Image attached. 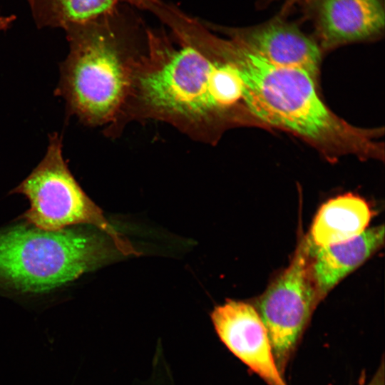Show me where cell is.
<instances>
[{
  "instance_id": "obj_8",
  "label": "cell",
  "mask_w": 385,
  "mask_h": 385,
  "mask_svg": "<svg viewBox=\"0 0 385 385\" xmlns=\"http://www.w3.org/2000/svg\"><path fill=\"white\" fill-rule=\"evenodd\" d=\"M318 45L322 53L378 39L384 33V0H311Z\"/></svg>"
},
{
  "instance_id": "obj_13",
  "label": "cell",
  "mask_w": 385,
  "mask_h": 385,
  "mask_svg": "<svg viewBox=\"0 0 385 385\" xmlns=\"http://www.w3.org/2000/svg\"><path fill=\"white\" fill-rule=\"evenodd\" d=\"M15 19L16 16L14 15L0 16V31H5L8 29Z\"/></svg>"
},
{
  "instance_id": "obj_7",
  "label": "cell",
  "mask_w": 385,
  "mask_h": 385,
  "mask_svg": "<svg viewBox=\"0 0 385 385\" xmlns=\"http://www.w3.org/2000/svg\"><path fill=\"white\" fill-rule=\"evenodd\" d=\"M209 27L272 64L307 71L317 83L322 55L319 46L282 14L252 26Z\"/></svg>"
},
{
  "instance_id": "obj_3",
  "label": "cell",
  "mask_w": 385,
  "mask_h": 385,
  "mask_svg": "<svg viewBox=\"0 0 385 385\" xmlns=\"http://www.w3.org/2000/svg\"><path fill=\"white\" fill-rule=\"evenodd\" d=\"M107 252L95 234L70 227L47 231L29 223L0 230V289L49 292L101 265Z\"/></svg>"
},
{
  "instance_id": "obj_6",
  "label": "cell",
  "mask_w": 385,
  "mask_h": 385,
  "mask_svg": "<svg viewBox=\"0 0 385 385\" xmlns=\"http://www.w3.org/2000/svg\"><path fill=\"white\" fill-rule=\"evenodd\" d=\"M225 346L267 385H287L274 359L266 327L251 304L229 299L210 314Z\"/></svg>"
},
{
  "instance_id": "obj_5",
  "label": "cell",
  "mask_w": 385,
  "mask_h": 385,
  "mask_svg": "<svg viewBox=\"0 0 385 385\" xmlns=\"http://www.w3.org/2000/svg\"><path fill=\"white\" fill-rule=\"evenodd\" d=\"M310 252L309 240L302 242L289 266L258 303L257 312L282 374L319 300L311 272Z\"/></svg>"
},
{
  "instance_id": "obj_4",
  "label": "cell",
  "mask_w": 385,
  "mask_h": 385,
  "mask_svg": "<svg viewBox=\"0 0 385 385\" xmlns=\"http://www.w3.org/2000/svg\"><path fill=\"white\" fill-rule=\"evenodd\" d=\"M11 193L22 194L29 200L30 207L20 217L26 223L47 231L88 224L108 234L123 253H136L73 176L63 159L62 140L57 133L49 135L41 162Z\"/></svg>"
},
{
  "instance_id": "obj_2",
  "label": "cell",
  "mask_w": 385,
  "mask_h": 385,
  "mask_svg": "<svg viewBox=\"0 0 385 385\" xmlns=\"http://www.w3.org/2000/svg\"><path fill=\"white\" fill-rule=\"evenodd\" d=\"M148 28L133 7L120 5L64 29L69 53L57 93L70 114L91 126L109 128L116 121L145 51Z\"/></svg>"
},
{
  "instance_id": "obj_11",
  "label": "cell",
  "mask_w": 385,
  "mask_h": 385,
  "mask_svg": "<svg viewBox=\"0 0 385 385\" xmlns=\"http://www.w3.org/2000/svg\"><path fill=\"white\" fill-rule=\"evenodd\" d=\"M39 28L66 29L102 16L118 6L146 10L159 0H26Z\"/></svg>"
},
{
  "instance_id": "obj_9",
  "label": "cell",
  "mask_w": 385,
  "mask_h": 385,
  "mask_svg": "<svg viewBox=\"0 0 385 385\" xmlns=\"http://www.w3.org/2000/svg\"><path fill=\"white\" fill-rule=\"evenodd\" d=\"M384 241V227L381 225L365 230L346 241L314 246L311 272L318 299L366 260Z\"/></svg>"
},
{
  "instance_id": "obj_1",
  "label": "cell",
  "mask_w": 385,
  "mask_h": 385,
  "mask_svg": "<svg viewBox=\"0 0 385 385\" xmlns=\"http://www.w3.org/2000/svg\"><path fill=\"white\" fill-rule=\"evenodd\" d=\"M217 52L236 68L245 109L259 122L293 133L328 158H383L380 130L358 128L335 115L307 71L272 64L228 38H218Z\"/></svg>"
},
{
  "instance_id": "obj_10",
  "label": "cell",
  "mask_w": 385,
  "mask_h": 385,
  "mask_svg": "<svg viewBox=\"0 0 385 385\" xmlns=\"http://www.w3.org/2000/svg\"><path fill=\"white\" fill-rule=\"evenodd\" d=\"M371 212L362 198L347 194L324 204L319 210L311 230L314 246L346 241L363 232L371 219Z\"/></svg>"
},
{
  "instance_id": "obj_14",
  "label": "cell",
  "mask_w": 385,
  "mask_h": 385,
  "mask_svg": "<svg viewBox=\"0 0 385 385\" xmlns=\"http://www.w3.org/2000/svg\"><path fill=\"white\" fill-rule=\"evenodd\" d=\"M273 0H267V3L272 1ZM311 0H284V11L288 10L289 7L298 2H309Z\"/></svg>"
},
{
  "instance_id": "obj_12",
  "label": "cell",
  "mask_w": 385,
  "mask_h": 385,
  "mask_svg": "<svg viewBox=\"0 0 385 385\" xmlns=\"http://www.w3.org/2000/svg\"><path fill=\"white\" fill-rule=\"evenodd\" d=\"M367 385H384V366L383 361Z\"/></svg>"
}]
</instances>
